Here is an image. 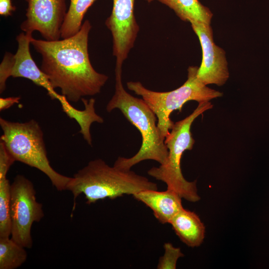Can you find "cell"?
Listing matches in <instances>:
<instances>
[{
    "label": "cell",
    "mask_w": 269,
    "mask_h": 269,
    "mask_svg": "<svg viewBox=\"0 0 269 269\" xmlns=\"http://www.w3.org/2000/svg\"><path fill=\"white\" fill-rule=\"evenodd\" d=\"M92 28L85 20L80 30L70 37L55 41L36 39L31 44L41 56L40 69L53 89L59 88L70 102L100 93L108 76L97 72L88 53V37Z\"/></svg>",
    "instance_id": "6da1fadb"
},
{
    "label": "cell",
    "mask_w": 269,
    "mask_h": 269,
    "mask_svg": "<svg viewBox=\"0 0 269 269\" xmlns=\"http://www.w3.org/2000/svg\"><path fill=\"white\" fill-rule=\"evenodd\" d=\"M115 91L106 106L111 112L119 109L126 118L139 132L141 144L139 150L130 158L119 157L114 166L125 170L145 160L163 163L168 154L167 147L157 126V117L142 99L131 95L125 89L122 83V69H115Z\"/></svg>",
    "instance_id": "7a4b0ae2"
},
{
    "label": "cell",
    "mask_w": 269,
    "mask_h": 269,
    "mask_svg": "<svg viewBox=\"0 0 269 269\" xmlns=\"http://www.w3.org/2000/svg\"><path fill=\"white\" fill-rule=\"evenodd\" d=\"M157 184L131 170L111 166L102 159L90 161L78 170L68 183L66 190L75 200L81 194L88 204L106 198L115 199L124 195H134L145 190H157Z\"/></svg>",
    "instance_id": "3957f363"
},
{
    "label": "cell",
    "mask_w": 269,
    "mask_h": 269,
    "mask_svg": "<svg viewBox=\"0 0 269 269\" xmlns=\"http://www.w3.org/2000/svg\"><path fill=\"white\" fill-rule=\"evenodd\" d=\"M213 108L209 101L200 102L188 116L174 123L169 134L164 139L168 154L165 162L158 167H153L147 173L167 185V189L178 194L182 198L196 202L200 199L196 180L188 181L184 177L181 169V159L186 150H191L195 143L191 132L194 121L205 111Z\"/></svg>",
    "instance_id": "277c9868"
},
{
    "label": "cell",
    "mask_w": 269,
    "mask_h": 269,
    "mask_svg": "<svg viewBox=\"0 0 269 269\" xmlns=\"http://www.w3.org/2000/svg\"><path fill=\"white\" fill-rule=\"evenodd\" d=\"M3 132L0 141L15 161L36 168L49 178L59 191L66 190L71 177L56 171L48 160L42 129L34 120L25 123L0 118Z\"/></svg>",
    "instance_id": "5b68a950"
},
{
    "label": "cell",
    "mask_w": 269,
    "mask_h": 269,
    "mask_svg": "<svg viewBox=\"0 0 269 269\" xmlns=\"http://www.w3.org/2000/svg\"><path fill=\"white\" fill-rule=\"evenodd\" d=\"M198 66L188 68L187 79L176 89L156 92L146 88L140 82H127L128 88L140 96L157 117V126L163 139L169 134L174 123L170 119L172 112H181L183 105L189 101L198 103L221 97L223 93L210 88L197 77Z\"/></svg>",
    "instance_id": "8992f818"
},
{
    "label": "cell",
    "mask_w": 269,
    "mask_h": 269,
    "mask_svg": "<svg viewBox=\"0 0 269 269\" xmlns=\"http://www.w3.org/2000/svg\"><path fill=\"white\" fill-rule=\"evenodd\" d=\"M10 215L11 239L25 248H31L32 225L39 222L44 213L32 182L22 175H17L11 183Z\"/></svg>",
    "instance_id": "52a82bcc"
},
{
    "label": "cell",
    "mask_w": 269,
    "mask_h": 269,
    "mask_svg": "<svg viewBox=\"0 0 269 269\" xmlns=\"http://www.w3.org/2000/svg\"><path fill=\"white\" fill-rule=\"evenodd\" d=\"M32 37L31 34L20 33L16 37V53L5 52L0 64V93L5 90L6 82L9 77L23 78L44 88L50 98L57 100L62 106L68 100L55 91L46 75L38 67L31 56L30 44Z\"/></svg>",
    "instance_id": "ba28073f"
},
{
    "label": "cell",
    "mask_w": 269,
    "mask_h": 269,
    "mask_svg": "<svg viewBox=\"0 0 269 269\" xmlns=\"http://www.w3.org/2000/svg\"><path fill=\"white\" fill-rule=\"evenodd\" d=\"M134 0H113L111 15L105 24L113 37V54L116 69H122L124 61L134 47L139 31L134 13Z\"/></svg>",
    "instance_id": "9c48e42d"
},
{
    "label": "cell",
    "mask_w": 269,
    "mask_h": 269,
    "mask_svg": "<svg viewBox=\"0 0 269 269\" xmlns=\"http://www.w3.org/2000/svg\"><path fill=\"white\" fill-rule=\"evenodd\" d=\"M28 6L26 19L20 25L23 32L38 31L44 40L61 37V28L66 14L65 0H25Z\"/></svg>",
    "instance_id": "30bf717a"
},
{
    "label": "cell",
    "mask_w": 269,
    "mask_h": 269,
    "mask_svg": "<svg viewBox=\"0 0 269 269\" xmlns=\"http://www.w3.org/2000/svg\"><path fill=\"white\" fill-rule=\"evenodd\" d=\"M199 39L202 51V60L198 67L197 77L204 84L223 85L229 77L225 51L214 42L210 24L190 23Z\"/></svg>",
    "instance_id": "8fae6325"
},
{
    "label": "cell",
    "mask_w": 269,
    "mask_h": 269,
    "mask_svg": "<svg viewBox=\"0 0 269 269\" xmlns=\"http://www.w3.org/2000/svg\"><path fill=\"white\" fill-rule=\"evenodd\" d=\"M133 196L149 207L155 218L162 224H169L171 219L183 208L181 197L168 189L163 191L145 190Z\"/></svg>",
    "instance_id": "7c38bea8"
},
{
    "label": "cell",
    "mask_w": 269,
    "mask_h": 269,
    "mask_svg": "<svg viewBox=\"0 0 269 269\" xmlns=\"http://www.w3.org/2000/svg\"><path fill=\"white\" fill-rule=\"evenodd\" d=\"M169 224L180 240L187 246L197 247L203 243L205 227L195 212L183 208L171 219Z\"/></svg>",
    "instance_id": "4fadbf2b"
},
{
    "label": "cell",
    "mask_w": 269,
    "mask_h": 269,
    "mask_svg": "<svg viewBox=\"0 0 269 269\" xmlns=\"http://www.w3.org/2000/svg\"><path fill=\"white\" fill-rule=\"evenodd\" d=\"M172 9L182 20L210 24L213 13L198 0H157Z\"/></svg>",
    "instance_id": "5bb4252c"
},
{
    "label": "cell",
    "mask_w": 269,
    "mask_h": 269,
    "mask_svg": "<svg viewBox=\"0 0 269 269\" xmlns=\"http://www.w3.org/2000/svg\"><path fill=\"white\" fill-rule=\"evenodd\" d=\"M96 0H70V5L61 28L62 39L72 36L79 32L86 12Z\"/></svg>",
    "instance_id": "9a60e30c"
},
{
    "label": "cell",
    "mask_w": 269,
    "mask_h": 269,
    "mask_svg": "<svg viewBox=\"0 0 269 269\" xmlns=\"http://www.w3.org/2000/svg\"><path fill=\"white\" fill-rule=\"evenodd\" d=\"M25 248L11 238H0V269H15L26 261Z\"/></svg>",
    "instance_id": "2e32d148"
},
{
    "label": "cell",
    "mask_w": 269,
    "mask_h": 269,
    "mask_svg": "<svg viewBox=\"0 0 269 269\" xmlns=\"http://www.w3.org/2000/svg\"><path fill=\"white\" fill-rule=\"evenodd\" d=\"M10 185L6 176H0V238L11 236Z\"/></svg>",
    "instance_id": "e0dca14e"
},
{
    "label": "cell",
    "mask_w": 269,
    "mask_h": 269,
    "mask_svg": "<svg viewBox=\"0 0 269 269\" xmlns=\"http://www.w3.org/2000/svg\"><path fill=\"white\" fill-rule=\"evenodd\" d=\"M164 253L160 257L157 266L158 269H175L179 258L184 256L179 248L174 247L170 243L163 245Z\"/></svg>",
    "instance_id": "ac0fdd59"
},
{
    "label": "cell",
    "mask_w": 269,
    "mask_h": 269,
    "mask_svg": "<svg viewBox=\"0 0 269 269\" xmlns=\"http://www.w3.org/2000/svg\"><path fill=\"white\" fill-rule=\"evenodd\" d=\"M16 8L12 5L11 0H0V15L3 16H8L12 14Z\"/></svg>",
    "instance_id": "d6986e66"
},
{
    "label": "cell",
    "mask_w": 269,
    "mask_h": 269,
    "mask_svg": "<svg viewBox=\"0 0 269 269\" xmlns=\"http://www.w3.org/2000/svg\"><path fill=\"white\" fill-rule=\"evenodd\" d=\"M20 98L19 97H10L0 98V111L7 109L15 104H18Z\"/></svg>",
    "instance_id": "ffe728a7"
},
{
    "label": "cell",
    "mask_w": 269,
    "mask_h": 269,
    "mask_svg": "<svg viewBox=\"0 0 269 269\" xmlns=\"http://www.w3.org/2000/svg\"><path fill=\"white\" fill-rule=\"evenodd\" d=\"M148 2H151L154 0H146Z\"/></svg>",
    "instance_id": "44dd1931"
}]
</instances>
